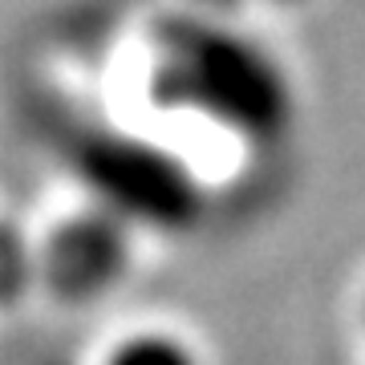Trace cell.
<instances>
[{
    "label": "cell",
    "mask_w": 365,
    "mask_h": 365,
    "mask_svg": "<svg viewBox=\"0 0 365 365\" xmlns=\"http://www.w3.org/2000/svg\"><path fill=\"white\" fill-rule=\"evenodd\" d=\"M150 93L248 146H280L297 122V90L276 53L207 16H170L158 29Z\"/></svg>",
    "instance_id": "6da1fadb"
},
{
    "label": "cell",
    "mask_w": 365,
    "mask_h": 365,
    "mask_svg": "<svg viewBox=\"0 0 365 365\" xmlns=\"http://www.w3.org/2000/svg\"><path fill=\"white\" fill-rule=\"evenodd\" d=\"M78 170L93 191V203L118 211L122 220L158 232H182L199 220L203 191L191 167L155 143L134 134H98L81 146Z\"/></svg>",
    "instance_id": "7a4b0ae2"
},
{
    "label": "cell",
    "mask_w": 365,
    "mask_h": 365,
    "mask_svg": "<svg viewBox=\"0 0 365 365\" xmlns=\"http://www.w3.org/2000/svg\"><path fill=\"white\" fill-rule=\"evenodd\" d=\"M134 223L118 211L93 203L90 211L69 215L37 244V276L61 300H98L122 276L130 272L134 260Z\"/></svg>",
    "instance_id": "3957f363"
},
{
    "label": "cell",
    "mask_w": 365,
    "mask_h": 365,
    "mask_svg": "<svg viewBox=\"0 0 365 365\" xmlns=\"http://www.w3.org/2000/svg\"><path fill=\"white\" fill-rule=\"evenodd\" d=\"M102 365H203L199 349L167 329H138L106 353Z\"/></svg>",
    "instance_id": "277c9868"
},
{
    "label": "cell",
    "mask_w": 365,
    "mask_h": 365,
    "mask_svg": "<svg viewBox=\"0 0 365 365\" xmlns=\"http://www.w3.org/2000/svg\"><path fill=\"white\" fill-rule=\"evenodd\" d=\"M37 280V244L9 215H0V309L21 304Z\"/></svg>",
    "instance_id": "5b68a950"
},
{
    "label": "cell",
    "mask_w": 365,
    "mask_h": 365,
    "mask_svg": "<svg viewBox=\"0 0 365 365\" xmlns=\"http://www.w3.org/2000/svg\"><path fill=\"white\" fill-rule=\"evenodd\" d=\"M361 317H365V309H361Z\"/></svg>",
    "instance_id": "8992f818"
}]
</instances>
